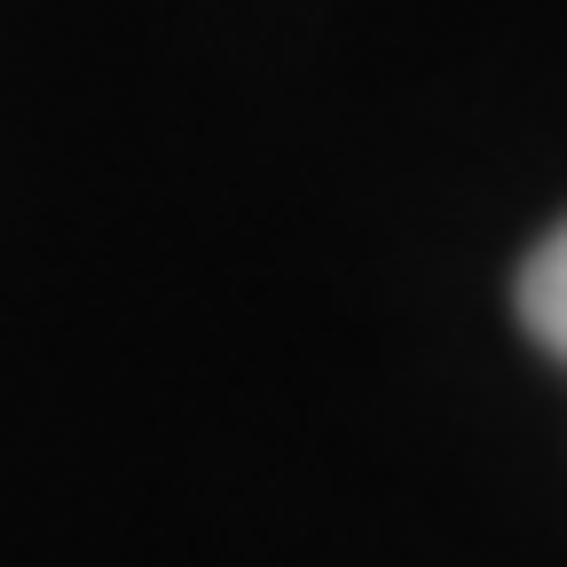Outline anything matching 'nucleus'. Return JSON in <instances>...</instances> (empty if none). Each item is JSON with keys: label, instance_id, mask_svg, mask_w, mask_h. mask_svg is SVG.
I'll list each match as a JSON object with an SVG mask.
<instances>
[{"label": "nucleus", "instance_id": "f257e3e1", "mask_svg": "<svg viewBox=\"0 0 567 567\" xmlns=\"http://www.w3.org/2000/svg\"><path fill=\"white\" fill-rule=\"evenodd\" d=\"M520 316H528V331L567 363V221L528 252V268H520Z\"/></svg>", "mask_w": 567, "mask_h": 567}]
</instances>
